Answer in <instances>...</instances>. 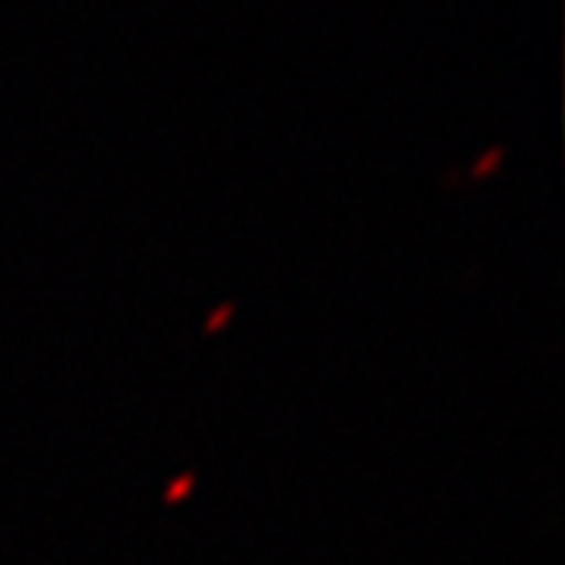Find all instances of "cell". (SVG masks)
I'll use <instances>...</instances> for the list:
<instances>
[{
    "label": "cell",
    "instance_id": "cell-2",
    "mask_svg": "<svg viewBox=\"0 0 565 565\" xmlns=\"http://www.w3.org/2000/svg\"><path fill=\"white\" fill-rule=\"evenodd\" d=\"M228 313H232V307H225V310H222V313H215V317H212V320H209V328H212V331H215V328H222V320H225V317H228Z\"/></svg>",
    "mask_w": 565,
    "mask_h": 565
},
{
    "label": "cell",
    "instance_id": "cell-1",
    "mask_svg": "<svg viewBox=\"0 0 565 565\" xmlns=\"http://www.w3.org/2000/svg\"><path fill=\"white\" fill-rule=\"evenodd\" d=\"M188 491H191V477H181V480L174 483V488L168 491V501H181Z\"/></svg>",
    "mask_w": 565,
    "mask_h": 565
}]
</instances>
